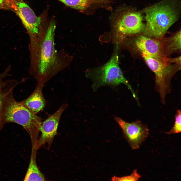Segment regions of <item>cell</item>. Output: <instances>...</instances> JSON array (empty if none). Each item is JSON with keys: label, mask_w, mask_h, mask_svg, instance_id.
<instances>
[{"label": "cell", "mask_w": 181, "mask_h": 181, "mask_svg": "<svg viewBox=\"0 0 181 181\" xmlns=\"http://www.w3.org/2000/svg\"><path fill=\"white\" fill-rule=\"evenodd\" d=\"M19 82L13 80L6 88L0 108V132L7 123H17L22 126L29 133L32 146L36 145L42 119L15 99L13 90Z\"/></svg>", "instance_id": "cell-1"}, {"label": "cell", "mask_w": 181, "mask_h": 181, "mask_svg": "<svg viewBox=\"0 0 181 181\" xmlns=\"http://www.w3.org/2000/svg\"><path fill=\"white\" fill-rule=\"evenodd\" d=\"M141 177V175L138 173L137 170L134 169L130 175L119 177L114 175L111 178V180L115 181H137L139 180Z\"/></svg>", "instance_id": "cell-17"}, {"label": "cell", "mask_w": 181, "mask_h": 181, "mask_svg": "<svg viewBox=\"0 0 181 181\" xmlns=\"http://www.w3.org/2000/svg\"><path fill=\"white\" fill-rule=\"evenodd\" d=\"M16 9V0H0V10L15 11Z\"/></svg>", "instance_id": "cell-18"}, {"label": "cell", "mask_w": 181, "mask_h": 181, "mask_svg": "<svg viewBox=\"0 0 181 181\" xmlns=\"http://www.w3.org/2000/svg\"><path fill=\"white\" fill-rule=\"evenodd\" d=\"M68 106L66 103L62 104L55 113L42 122L39 129L41 134L36 144L38 149L46 144L49 146L51 145L57 134L61 115Z\"/></svg>", "instance_id": "cell-9"}, {"label": "cell", "mask_w": 181, "mask_h": 181, "mask_svg": "<svg viewBox=\"0 0 181 181\" xmlns=\"http://www.w3.org/2000/svg\"><path fill=\"white\" fill-rule=\"evenodd\" d=\"M160 39L164 54L167 57L173 54L180 52V29L171 36Z\"/></svg>", "instance_id": "cell-13"}, {"label": "cell", "mask_w": 181, "mask_h": 181, "mask_svg": "<svg viewBox=\"0 0 181 181\" xmlns=\"http://www.w3.org/2000/svg\"><path fill=\"white\" fill-rule=\"evenodd\" d=\"M55 22L52 21L44 34L42 32L32 43L36 53L35 77L37 83L44 85L57 72L61 66L55 49L54 35Z\"/></svg>", "instance_id": "cell-3"}, {"label": "cell", "mask_w": 181, "mask_h": 181, "mask_svg": "<svg viewBox=\"0 0 181 181\" xmlns=\"http://www.w3.org/2000/svg\"><path fill=\"white\" fill-rule=\"evenodd\" d=\"M141 11L131 7L123 8L114 16L112 20L116 37L123 39L127 36L143 33L145 27Z\"/></svg>", "instance_id": "cell-6"}, {"label": "cell", "mask_w": 181, "mask_h": 181, "mask_svg": "<svg viewBox=\"0 0 181 181\" xmlns=\"http://www.w3.org/2000/svg\"><path fill=\"white\" fill-rule=\"evenodd\" d=\"M142 53L146 64L155 74V88L160 95L161 103L165 104L166 95L171 91V79L180 69L181 64L172 60L165 64L143 53Z\"/></svg>", "instance_id": "cell-5"}, {"label": "cell", "mask_w": 181, "mask_h": 181, "mask_svg": "<svg viewBox=\"0 0 181 181\" xmlns=\"http://www.w3.org/2000/svg\"><path fill=\"white\" fill-rule=\"evenodd\" d=\"M118 46L115 53L107 63L88 72L89 76L93 80V89H96L105 85H117L123 83L130 90L134 97L138 101V99L135 92L124 77L119 66Z\"/></svg>", "instance_id": "cell-4"}, {"label": "cell", "mask_w": 181, "mask_h": 181, "mask_svg": "<svg viewBox=\"0 0 181 181\" xmlns=\"http://www.w3.org/2000/svg\"><path fill=\"white\" fill-rule=\"evenodd\" d=\"M17 9L14 12L26 28L32 41L42 32L41 19L23 0H16Z\"/></svg>", "instance_id": "cell-8"}, {"label": "cell", "mask_w": 181, "mask_h": 181, "mask_svg": "<svg viewBox=\"0 0 181 181\" xmlns=\"http://www.w3.org/2000/svg\"><path fill=\"white\" fill-rule=\"evenodd\" d=\"M175 121L174 125L169 131L165 132L166 134L170 135L177 133L181 131V111L180 110H177L175 115Z\"/></svg>", "instance_id": "cell-16"}, {"label": "cell", "mask_w": 181, "mask_h": 181, "mask_svg": "<svg viewBox=\"0 0 181 181\" xmlns=\"http://www.w3.org/2000/svg\"><path fill=\"white\" fill-rule=\"evenodd\" d=\"M38 150L32 147L31 153L29 164L24 181H46V178L39 169L37 166L36 156Z\"/></svg>", "instance_id": "cell-12"}, {"label": "cell", "mask_w": 181, "mask_h": 181, "mask_svg": "<svg viewBox=\"0 0 181 181\" xmlns=\"http://www.w3.org/2000/svg\"><path fill=\"white\" fill-rule=\"evenodd\" d=\"M10 66H8L5 71L0 74V108L1 107L4 95L10 80L4 81V79L9 75Z\"/></svg>", "instance_id": "cell-15"}, {"label": "cell", "mask_w": 181, "mask_h": 181, "mask_svg": "<svg viewBox=\"0 0 181 181\" xmlns=\"http://www.w3.org/2000/svg\"><path fill=\"white\" fill-rule=\"evenodd\" d=\"M71 8L84 11L95 4H101L102 0H58Z\"/></svg>", "instance_id": "cell-14"}, {"label": "cell", "mask_w": 181, "mask_h": 181, "mask_svg": "<svg viewBox=\"0 0 181 181\" xmlns=\"http://www.w3.org/2000/svg\"><path fill=\"white\" fill-rule=\"evenodd\" d=\"M105 0L107 1H109L108 0Z\"/></svg>", "instance_id": "cell-19"}, {"label": "cell", "mask_w": 181, "mask_h": 181, "mask_svg": "<svg viewBox=\"0 0 181 181\" xmlns=\"http://www.w3.org/2000/svg\"><path fill=\"white\" fill-rule=\"evenodd\" d=\"M44 85L37 83L32 94L24 100L19 102L33 113L36 114L44 107L46 101L43 96L42 89Z\"/></svg>", "instance_id": "cell-11"}, {"label": "cell", "mask_w": 181, "mask_h": 181, "mask_svg": "<svg viewBox=\"0 0 181 181\" xmlns=\"http://www.w3.org/2000/svg\"><path fill=\"white\" fill-rule=\"evenodd\" d=\"M114 119L121 128L124 137L131 149H139L149 135L147 125L138 120L128 122L118 117H115Z\"/></svg>", "instance_id": "cell-7"}, {"label": "cell", "mask_w": 181, "mask_h": 181, "mask_svg": "<svg viewBox=\"0 0 181 181\" xmlns=\"http://www.w3.org/2000/svg\"><path fill=\"white\" fill-rule=\"evenodd\" d=\"M135 44L137 48L141 53L165 64L169 63V58L165 55L160 39L140 35L136 39Z\"/></svg>", "instance_id": "cell-10"}, {"label": "cell", "mask_w": 181, "mask_h": 181, "mask_svg": "<svg viewBox=\"0 0 181 181\" xmlns=\"http://www.w3.org/2000/svg\"><path fill=\"white\" fill-rule=\"evenodd\" d=\"M180 0H161L141 11L146 21L143 35L157 39L164 37L170 28L180 18Z\"/></svg>", "instance_id": "cell-2"}]
</instances>
